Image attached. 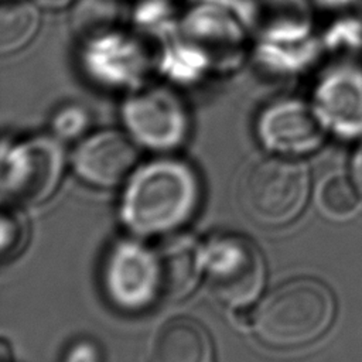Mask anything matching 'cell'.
I'll return each mask as SVG.
<instances>
[{"mask_svg":"<svg viewBox=\"0 0 362 362\" xmlns=\"http://www.w3.org/2000/svg\"><path fill=\"white\" fill-rule=\"evenodd\" d=\"M327 122L314 103L281 96L267 102L257 113L256 134L270 150L301 154L317 148L325 136Z\"/></svg>","mask_w":362,"mask_h":362,"instance_id":"7","label":"cell"},{"mask_svg":"<svg viewBox=\"0 0 362 362\" xmlns=\"http://www.w3.org/2000/svg\"><path fill=\"white\" fill-rule=\"evenodd\" d=\"M335 301L320 280L298 277L274 287L253 314L259 339L276 348H296L320 338L331 325Z\"/></svg>","mask_w":362,"mask_h":362,"instance_id":"2","label":"cell"},{"mask_svg":"<svg viewBox=\"0 0 362 362\" xmlns=\"http://www.w3.org/2000/svg\"><path fill=\"white\" fill-rule=\"evenodd\" d=\"M89 126L88 110L76 102L59 105L51 117V127L55 136L62 139H75Z\"/></svg>","mask_w":362,"mask_h":362,"instance_id":"16","label":"cell"},{"mask_svg":"<svg viewBox=\"0 0 362 362\" xmlns=\"http://www.w3.org/2000/svg\"><path fill=\"white\" fill-rule=\"evenodd\" d=\"M41 25L38 6L31 0H3L0 7V51L13 55L24 49Z\"/></svg>","mask_w":362,"mask_h":362,"instance_id":"13","label":"cell"},{"mask_svg":"<svg viewBox=\"0 0 362 362\" xmlns=\"http://www.w3.org/2000/svg\"><path fill=\"white\" fill-rule=\"evenodd\" d=\"M37 1H38V4H41V6L58 8V7H62V6L68 4L71 0H37Z\"/></svg>","mask_w":362,"mask_h":362,"instance_id":"20","label":"cell"},{"mask_svg":"<svg viewBox=\"0 0 362 362\" xmlns=\"http://www.w3.org/2000/svg\"><path fill=\"white\" fill-rule=\"evenodd\" d=\"M318 205L332 219H346L355 214L359 199L355 188L344 175H331L320 187Z\"/></svg>","mask_w":362,"mask_h":362,"instance_id":"15","label":"cell"},{"mask_svg":"<svg viewBox=\"0 0 362 362\" xmlns=\"http://www.w3.org/2000/svg\"><path fill=\"white\" fill-rule=\"evenodd\" d=\"M64 150L51 136H34L3 146L1 194L13 202L38 204L57 188L64 170Z\"/></svg>","mask_w":362,"mask_h":362,"instance_id":"6","label":"cell"},{"mask_svg":"<svg viewBox=\"0 0 362 362\" xmlns=\"http://www.w3.org/2000/svg\"><path fill=\"white\" fill-rule=\"evenodd\" d=\"M27 239V223L17 211H3L1 215V255L4 259L16 256Z\"/></svg>","mask_w":362,"mask_h":362,"instance_id":"17","label":"cell"},{"mask_svg":"<svg viewBox=\"0 0 362 362\" xmlns=\"http://www.w3.org/2000/svg\"><path fill=\"white\" fill-rule=\"evenodd\" d=\"M199 195V181L189 165L177 160L154 161L129 184L123 219L139 233L165 232L192 216Z\"/></svg>","mask_w":362,"mask_h":362,"instance_id":"1","label":"cell"},{"mask_svg":"<svg viewBox=\"0 0 362 362\" xmlns=\"http://www.w3.org/2000/svg\"><path fill=\"white\" fill-rule=\"evenodd\" d=\"M122 18L123 8L117 0H75L71 25L83 42L119 31Z\"/></svg>","mask_w":362,"mask_h":362,"instance_id":"14","label":"cell"},{"mask_svg":"<svg viewBox=\"0 0 362 362\" xmlns=\"http://www.w3.org/2000/svg\"><path fill=\"white\" fill-rule=\"evenodd\" d=\"M120 116L127 134L154 150L181 146L191 127L189 109L181 95L164 85H141L122 102Z\"/></svg>","mask_w":362,"mask_h":362,"instance_id":"4","label":"cell"},{"mask_svg":"<svg viewBox=\"0 0 362 362\" xmlns=\"http://www.w3.org/2000/svg\"><path fill=\"white\" fill-rule=\"evenodd\" d=\"M153 252L160 296L171 300L187 296L204 272V247L194 238L180 236L164 240Z\"/></svg>","mask_w":362,"mask_h":362,"instance_id":"10","label":"cell"},{"mask_svg":"<svg viewBox=\"0 0 362 362\" xmlns=\"http://www.w3.org/2000/svg\"><path fill=\"white\" fill-rule=\"evenodd\" d=\"M352 173H354L355 182H356L359 191L362 192V146L355 153V157L352 161Z\"/></svg>","mask_w":362,"mask_h":362,"instance_id":"19","label":"cell"},{"mask_svg":"<svg viewBox=\"0 0 362 362\" xmlns=\"http://www.w3.org/2000/svg\"><path fill=\"white\" fill-rule=\"evenodd\" d=\"M314 105L342 133L362 132V76L351 71L327 75L315 89Z\"/></svg>","mask_w":362,"mask_h":362,"instance_id":"11","label":"cell"},{"mask_svg":"<svg viewBox=\"0 0 362 362\" xmlns=\"http://www.w3.org/2000/svg\"><path fill=\"white\" fill-rule=\"evenodd\" d=\"M204 274L214 296L223 304L243 307L260 293L264 260L259 247L245 236H216L204 247Z\"/></svg>","mask_w":362,"mask_h":362,"instance_id":"5","label":"cell"},{"mask_svg":"<svg viewBox=\"0 0 362 362\" xmlns=\"http://www.w3.org/2000/svg\"><path fill=\"white\" fill-rule=\"evenodd\" d=\"M137 160L134 140L119 130H100L85 137L74 153L78 175L96 187H115L132 171Z\"/></svg>","mask_w":362,"mask_h":362,"instance_id":"9","label":"cell"},{"mask_svg":"<svg viewBox=\"0 0 362 362\" xmlns=\"http://www.w3.org/2000/svg\"><path fill=\"white\" fill-rule=\"evenodd\" d=\"M103 279L107 296L123 310L146 308L160 297L154 252L133 242H120L112 249Z\"/></svg>","mask_w":362,"mask_h":362,"instance_id":"8","label":"cell"},{"mask_svg":"<svg viewBox=\"0 0 362 362\" xmlns=\"http://www.w3.org/2000/svg\"><path fill=\"white\" fill-rule=\"evenodd\" d=\"M308 175L301 163L264 158L245 171L239 182V199L250 219L266 226L293 221L304 208Z\"/></svg>","mask_w":362,"mask_h":362,"instance_id":"3","label":"cell"},{"mask_svg":"<svg viewBox=\"0 0 362 362\" xmlns=\"http://www.w3.org/2000/svg\"><path fill=\"white\" fill-rule=\"evenodd\" d=\"M150 362H214L212 341L195 320H171L158 331Z\"/></svg>","mask_w":362,"mask_h":362,"instance_id":"12","label":"cell"},{"mask_svg":"<svg viewBox=\"0 0 362 362\" xmlns=\"http://www.w3.org/2000/svg\"><path fill=\"white\" fill-rule=\"evenodd\" d=\"M64 362H102V356L95 342L81 339L69 346Z\"/></svg>","mask_w":362,"mask_h":362,"instance_id":"18","label":"cell"}]
</instances>
